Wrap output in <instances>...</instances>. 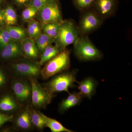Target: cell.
I'll use <instances>...</instances> for the list:
<instances>
[{
	"label": "cell",
	"mask_w": 132,
	"mask_h": 132,
	"mask_svg": "<svg viewBox=\"0 0 132 132\" xmlns=\"http://www.w3.org/2000/svg\"><path fill=\"white\" fill-rule=\"evenodd\" d=\"M118 4V0H95L92 8L104 20L113 15Z\"/></svg>",
	"instance_id": "9c48e42d"
},
{
	"label": "cell",
	"mask_w": 132,
	"mask_h": 132,
	"mask_svg": "<svg viewBox=\"0 0 132 132\" xmlns=\"http://www.w3.org/2000/svg\"><path fill=\"white\" fill-rule=\"evenodd\" d=\"M61 23H48L41 24L43 33L55 39L59 32Z\"/></svg>",
	"instance_id": "603a6c76"
},
{
	"label": "cell",
	"mask_w": 132,
	"mask_h": 132,
	"mask_svg": "<svg viewBox=\"0 0 132 132\" xmlns=\"http://www.w3.org/2000/svg\"><path fill=\"white\" fill-rule=\"evenodd\" d=\"M36 18L41 24L61 23L64 20L59 1L52 0L38 10Z\"/></svg>",
	"instance_id": "8992f818"
},
{
	"label": "cell",
	"mask_w": 132,
	"mask_h": 132,
	"mask_svg": "<svg viewBox=\"0 0 132 132\" xmlns=\"http://www.w3.org/2000/svg\"><path fill=\"white\" fill-rule=\"evenodd\" d=\"M4 23V20H3V9L0 6V28L5 26Z\"/></svg>",
	"instance_id": "1f68e13d"
},
{
	"label": "cell",
	"mask_w": 132,
	"mask_h": 132,
	"mask_svg": "<svg viewBox=\"0 0 132 132\" xmlns=\"http://www.w3.org/2000/svg\"><path fill=\"white\" fill-rule=\"evenodd\" d=\"M31 119L32 125L38 129H42L45 127V121L39 111L31 110Z\"/></svg>",
	"instance_id": "cb8c5ba5"
},
{
	"label": "cell",
	"mask_w": 132,
	"mask_h": 132,
	"mask_svg": "<svg viewBox=\"0 0 132 132\" xmlns=\"http://www.w3.org/2000/svg\"><path fill=\"white\" fill-rule=\"evenodd\" d=\"M44 121L45 127L50 129L52 132H73L72 130L65 127L58 121L47 117L42 113Z\"/></svg>",
	"instance_id": "ac0fdd59"
},
{
	"label": "cell",
	"mask_w": 132,
	"mask_h": 132,
	"mask_svg": "<svg viewBox=\"0 0 132 132\" xmlns=\"http://www.w3.org/2000/svg\"><path fill=\"white\" fill-rule=\"evenodd\" d=\"M20 43L24 56L29 59L38 58L40 54L34 40L28 37L22 41Z\"/></svg>",
	"instance_id": "4fadbf2b"
},
{
	"label": "cell",
	"mask_w": 132,
	"mask_h": 132,
	"mask_svg": "<svg viewBox=\"0 0 132 132\" xmlns=\"http://www.w3.org/2000/svg\"><path fill=\"white\" fill-rule=\"evenodd\" d=\"M52 1V0H31V3L29 6L34 7L39 10Z\"/></svg>",
	"instance_id": "83f0119b"
},
{
	"label": "cell",
	"mask_w": 132,
	"mask_h": 132,
	"mask_svg": "<svg viewBox=\"0 0 132 132\" xmlns=\"http://www.w3.org/2000/svg\"><path fill=\"white\" fill-rule=\"evenodd\" d=\"M12 90L16 99L21 103L28 101L31 97L32 87L31 84L23 80H14L12 84Z\"/></svg>",
	"instance_id": "30bf717a"
},
{
	"label": "cell",
	"mask_w": 132,
	"mask_h": 132,
	"mask_svg": "<svg viewBox=\"0 0 132 132\" xmlns=\"http://www.w3.org/2000/svg\"><path fill=\"white\" fill-rule=\"evenodd\" d=\"M12 40L8 31L5 27L0 28V50H1L5 46Z\"/></svg>",
	"instance_id": "4316f807"
},
{
	"label": "cell",
	"mask_w": 132,
	"mask_h": 132,
	"mask_svg": "<svg viewBox=\"0 0 132 132\" xmlns=\"http://www.w3.org/2000/svg\"><path fill=\"white\" fill-rule=\"evenodd\" d=\"M34 40L39 54L42 53L48 46L54 42V39L50 38L43 33H41Z\"/></svg>",
	"instance_id": "ffe728a7"
},
{
	"label": "cell",
	"mask_w": 132,
	"mask_h": 132,
	"mask_svg": "<svg viewBox=\"0 0 132 132\" xmlns=\"http://www.w3.org/2000/svg\"><path fill=\"white\" fill-rule=\"evenodd\" d=\"M73 45L74 53L80 61H97L103 58V53L87 35L80 36Z\"/></svg>",
	"instance_id": "6da1fadb"
},
{
	"label": "cell",
	"mask_w": 132,
	"mask_h": 132,
	"mask_svg": "<svg viewBox=\"0 0 132 132\" xmlns=\"http://www.w3.org/2000/svg\"><path fill=\"white\" fill-rule=\"evenodd\" d=\"M3 20L6 26H15L18 22L16 12L13 7L7 5L3 9Z\"/></svg>",
	"instance_id": "d6986e66"
},
{
	"label": "cell",
	"mask_w": 132,
	"mask_h": 132,
	"mask_svg": "<svg viewBox=\"0 0 132 132\" xmlns=\"http://www.w3.org/2000/svg\"><path fill=\"white\" fill-rule=\"evenodd\" d=\"M16 5L21 7H27L30 4L31 0H13Z\"/></svg>",
	"instance_id": "f546056e"
},
{
	"label": "cell",
	"mask_w": 132,
	"mask_h": 132,
	"mask_svg": "<svg viewBox=\"0 0 132 132\" xmlns=\"http://www.w3.org/2000/svg\"><path fill=\"white\" fill-rule=\"evenodd\" d=\"M62 51V50L55 45L54 46L51 44L48 45L42 53L40 60L38 64L40 67L43 65L47 62L53 58Z\"/></svg>",
	"instance_id": "e0dca14e"
},
{
	"label": "cell",
	"mask_w": 132,
	"mask_h": 132,
	"mask_svg": "<svg viewBox=\"0 0 132 132\" xmlns=\"http://www.w3.org/2000/svg\"><path fill=\"white\" fill-rule=\"evenodd\" d=\"M1 55L6 60L16 59L24 55L20 42L11 41L1 50Z\"/></svg>",
	"instance_id": "7c38bea8"
},
{
	"label": "cell",
	"mask_w": 132,
	"mask_h": 132,
	"mask_svg": "<svg viewBox=\"0 0 132 132\" xmlns=\"http://www.w3.org/2000/svg\"><path fill=\"white\" fill-rule=\"evenodd\" d=\"M6 82V77L5 74L0 68V87L5 85Z\"/></svg>",
	"instance_id": "4dcf8cb0"
},
{
	"label": "cell",
	"mask_w": 132,
	"mask_h": 132,
	"mask_svg": "<svg viewBox=\"0 0 132 132\" xmlns=\"http://www.w3.org/2000/svg\"><path fill=\"white\" fill-rule=\"evenodd\" d=\"M15 73L20 76L35 78L40 74V66L38 63L29 61H19L12 65Z\"/></svg>",
	"instance_id": "ba28073f"
},
{
	"label": "cell",
	"mask_w": 132,
	"mask_h": 132,
	"mask_svg": "<svg viewBox=\"0 0 132 132\" xmlns=\"http://www.w3.org/2000/svg\"><path fill=\"white\" fill-rule=\"evenodd\" d=\"M38 12V10L35 7L29 6L22 12V18L24 21L28 22L36 17Z\"/></svg>",
	"instance_id": "484cf974"
},
{
	"label": "cell",
	"mask_w": 132,
	"mask_h": 132,
	"mask_svg": "<svg viewBox=\"0 0 132 132\" xmlns=\"http://www.w3.org/2000/svg\"><path fill=\"white\" fill-rule=\"evenodd\" d=\"M16 124L18 127L24 130H28L31 128L32 125L31 119V109L28 106H27L19 114L16 119Z\"/></svg>",
	"instance_id": "9a60e30c"
},
{
	"label": "cell",
	"mask_w": 132,
	"mask_h": 132,
	"mask_svg": "<svg viewBox=\"0 0 132 132\" xmlns=\"http://www.w3.org/2000/svg\"><path fill=\"white\" fill-rule=\"evenodd\" d=\"M78 25L80 36L87 35L98 29L104 20L93 9L81 12Z\"/></svg>",
	"instance_id": "5b68a950"
},
{
	"label": "cell",
	"mask_w": 132,
	"mask_h": 132,
	"mask_svg": "<svg viewBox=\"0 0 132 132\" xmlns=\"http://www.w3.org/2000/svg\"><path fill=\"white\" fill-rule=\"evenodd\" d=\"M42 31L41 25L38 20L34 19L28 22L27 31L29 38L34 40L42 33Z\"/></svg>",
	"instance_id": "44dd1931"
},
{
	"label": "cell",
	"mask_w": 132,
	"mask_h": 132,
	"mask_svg": "<svg viewBox=\"0 0 132 132\" xmlns=\"http://www.w3.org/2000/svg\"><path fill=\"white\" fill-rule=\"evenodd\" d=\"M14 99L10 95H5L0 100V110L3 111H13L17 108Z\"/></svg>",
	"instance_id": "7402d4cb"
},
{
	"label": "cell",
	"mask_w": 132,
	"mask_h": 132,
	"mask_svg": "<svg viewBox=\"0 0 132 132\" xmlns=\"http://www.w3.org/2000/svg\"><path fill=\"white\" fill-rule=\"evenodd\" d=\"M13 118V115H9L0 113V127L5 123L12 121Z\"/></svg>",
	"instance_id": "f1b7e54d"
},
{
	"label": "cell",
	"mask_w": 132,
	"mask_h": 132,
	"mask_svg": "<svg viewBox=\"0 0 132 132\" xmlns=\"http://www.w3.org/2000/svg\"><path fill=\"white\" fill-rule=\"evenodd\" d=\"M12 40L21 42L25 38L28 37L27 30L21 27L15 26H5Z\"/></svg>",
	"instance_id": "2e32d148"
},
{
	"label": "cell",
	"mask_w": 132,
	"mask_h": 132,
	"mask_svg": "<svg viewBox=\"0 0 132 132\" xmlns=\"http://www.w3.org/2000/svg\"><path fill=\"white\" fill-rule=\"evenodd\" d=\"M83 97L79 92L70 93L68 97L63 100L60 104L59 111L61 113H64L71 108L78 105L80 104Z\"/></svg>",
	"instance_id": "5bb4252c"
},
{
	"label": "cell",
	"mask_w": 132,
	"mask_h": 132,
	"mask_svg": "<svg viewBox=\"0 0 132 132\" xmlns=\"http://www.w3.org/2000/svg\"><path fill=\"white\" fill-rule=\"evenodd\" d=\"M95 0H72L75 7L82 12L92 9Z\"/></svg>",
	"instance_id": "d4e9b609"
},
{
	"label": "cell",
	"mask_w": 132,
	"mask_h": 132,
	"mask_svg": "<svg viewBox=\"0 0 132 132\" xmlns=\"http://www.w3.org/2000/svg\"><path fill=\"white\" fill-rule=\"evenodd\" d=\"M78 89L83 97L91 99L96 92L98 82L95 79L92 77L85 78L82 81H78Z\"/></svg>",
	"instance_id": "8fae6325"
},
{
	"label": "cell",
	"mask_w": 132,
	"mask_h": 132,
	"mask_svg": "<svg viewBox=\"0 0 132 132\" xmlns=\"http://www.w3.org/2000/svg\"><path fill=\"white\" fill-rule=\"evenodd\" d=\"M80 36L78 25L73 20H63L61 23L59 32L54 39L55 45L61 50L74 44Z\"/></svg>",
	"instance_id": "3957f363"
},
{
	"label": "cell",
	"mask_w": 132,
	"mask_h": 132,
	"mask_svg": "<svg viewBox=\"0 0 132 132\" xmlns=\"http://www.w3.org/2000/svg\"><path fill=\"white\" fill-rule=\"evenodd\" d=\"M78 72V69H74L57 74L45 84V87L53 94L62 92H68L69 94V89L74 87L75 83L78 82L76 79Z\"/></svg>",
	"instance_id": "277c9868"
},
{
	"label": "cell",
	"mask_w": 132,
	"mask_h": 132,
	"mask_svg": "<svg viewBox=\"0 0 132 132\" xmlns=\"http://www.w3.org/2000/svg\"><path fill=\"white\" fill-rule=\"evenodd\" d=\"M32 87V104L38 108H42L50 104L55 97L44 87H43L35 78H30Z\"/></svg>",
	"instance_id": "52a82bcc"
},
{
	"label": "cell",
	"mask_w": 132,
	"mask_h": 132,
	"mask_svg": "<svg viewBox=\"0 0 132 132\" xmlns=\"http://www.w3.org/2000/svg\"><path fill=\"white\" fill-rule=\"evenodd\" d=\"M3 0H0V6L2 4L3 2Z\"/></svg>",
	"instance_id": "d6a6232c"
},
{
	"label": "cell",
	"mask_w": 132,
	"mask_h": 132,
	"mask_svg": "<svg viewBox=\"0 0 132 132\" xmlns=\"http://www.w3.org/2000/svg\"><path fill=\"white\" fill-rule=\"evenodd\" d=\"M70 55V51L66 48L47 62L41 70L43 78L47 79L68 70L71 67Z\"/></svg>",
	"instance_id": "7a4b0ae2"
}]
</instances>
